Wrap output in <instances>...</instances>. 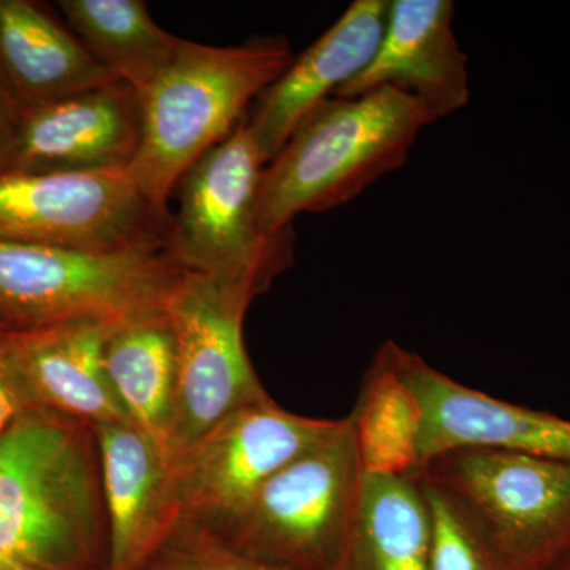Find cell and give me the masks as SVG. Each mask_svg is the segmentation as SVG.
<instances>
[{
    "instance_id": "7a4b0ae2",
    "label": "cell",
    "mask_w": 570,
    "mask_h": 570,
    "mask_svg": "<svg viewBox=\"0 0 570 570\" xmlns=\"http://www.w3.org/2000/svg\"><path fill=\"white\" fill-rule=\"evenodd\" d=\"M294 58L284 36L236 47L184 40L174 63L141 96L142 137L130 174L142 193L168 209L186 171L230 137Z\"/></svg>"
},
{
    "instance_id": "7402d4cb",
    "label": "cell",
    "mask_w": 570,
    "mask_h": 570,
    "mask_svg": "<svg viewBox=\"0 0 570 570\" xmlns=\"http://www.w3.org/2000/svg\"><path fill=\"white\" fill-rule=\"evenodd\" d=\"M153 553L164 554L159 570H281L247 558L216 535L171 523Z\"/></svg>"
},
{
    "instance_id": "277c9868",
    "label": "cell",
    "mask_w": 570,
    "mask_h": 570,
    "mask_svg": "<svg viewBox=\"0 0 570 570\" xmlns=\"http://www.w3.org/2000/svg\"><path fill=\"white\" fill-rule=\"evenodd\" d=\"M362 485L347 415L324 441L266 480L242 517L216 538L272 568L336 570L354 531Z\"/></svg>"
},
{
    "instance_id": "5b68a950",
    "label": "cell",
    "mask_w": 570,
    "mask_h": 570,
    "mask_svg": "<svg viewBox=\"0 0 570 570\" xmlns=\"http://www.w3.org/2000/svg\"><path fill=\"white\" fill-rule=\"evenodd\" d=\"M415 474L444 493L510 570H550L570 554V461L456 449Z\"/></svg>"
},
{
    "instance_id": "6da1fadb",
    "label": "cell",
    "mask_w": 570,
    "mask_h": 570,
    "mask_svg": "<svg viewBox=\"0 0 570 570\" xmlns=\"http://www.w3.org/2000/svg\"><path fill=\"white\" fill-rule=\"evenodd\" d=\"M436 121L395 88L330 97L299 122L258 187L257 219L266 235L294 227L296 216L332 212L400 170L423 129Z\"/></svg>"
},
{
    "instance_id": "52a82bcc",
    "label": "cell",
    "mask_w": 570,
    "mask_h": 570,
    "mask_svg": "<svg viewBox=\"0 0 570 570\" xmlns=\"http://www.w3.org/2000/svg\"><path fill=\"white\" fill-rule=\"evenodd\" d=\"M337 422L302 417L272 396L228 415L171 461L168 527L224 534L266 480L324 441Z\"/></svg>"
},
{
    "instance_id": "8fae6325",
    "label": "cell",
    "mask_w": 570,
    "mask_h": 570,
    "mask_svg": "<svg viewBox=\"0 0 570 570\" xmlns=\"http://www.w3.org/2000/svg\"><path fill=\"white\" fill-rule=\"evenodd\" d=\"M392 348L422 407L420 468L456 449H497L570 461L569 419L479 392L393 341Z\"/></svg>"
},
{
    "instance_id": "30bf717a",
    "label": "cell",
    "mask_w": 570,
    "mask_h": 570,
    "mask_svg": "<svg viewBox=\"0 0 570 570\" xmlns=\"http://www.w3.org/2000/svg\"><path fill=\"white\" fill-rule=\"evenodd\" d=\"M140 94L112 81L26 110L0 171L107 174L130 170L140 151Z\"/></svg>"
},
{
    "instance_id": "ffe728a7",
    "label": "cell",
    "mask_w": 570,
    "mask_h": 570,
    "mask_svg": "<svg viewBox=\"0 0 570 570\" xmlns=\"http://www.w3.org/2000/svg\"><path fill=\"white\" fill-rule=\"evenodd\" d=\"M348 419L363 475L400 478L419 471L422 407L396 365L392 341L374 356Z\"/></svg>"
},
{
    "instance_id": "d6986e66",
    "label": "cell",
    "mask_w": 570,
    "mask_h": 570,
    "mask_svg": "<svg viewBox=\"0 0 570 570\" xmlns=\"http://www.w3.org/2000/svg\"><path fill=\"white\" fill-rule=\"evenodd\" d=\"M58 6L94 58L140 97L181 50L184 40L159 28L141 0H61Z\"/></svg>"
},
{
    "instance_id": "7c38bea8",
    "label": "cell",
    "mask_w": 570,
    "mask_h": 570,
    "mask_svg": "<svg viewBox=\"0 0 570 570\" xmlns=\"http://www.w3.org/2000/svg\"><path fill=\"white\" fill-rule=\"evenodd\" d=\"M387 0H355L335 24L265 89L246 115V129L272 163L299 122L373 62L387 28Z\"/></svg>"
},
{
    "instance_id": "ba28073f",
    "label": "cell",
    "mask_w": 570,
    "mask_h": 570,
    "mask_svg": "<svg viewBox=\"0 0 570 570\" xmlns=\"http://www.w3.org/2000/svg\"><path fill=\"white\" fill-rule=\"evenodd\" d=\"M174 214L130 170L0 171V239L91 254L164 253Z\"/></svg>"
},
{
    "instance_id": "484cf974",
    "label": "cell",
    "mask_w": 570,
    "mask_h": 570,
    "mask_svg": "<svg viewBox=\"0 0 570 570\" xmlns=\"http://www.w3.org/2000/svg\"><path fill=\"white\" fill-rule=\"evenodd\" d=\"M11 332V330L7 328L6 325L0 322V335H3V333Z\"/></svg>"
},
{
    "instance_id": "5bb4252c",
    "label": "cell",
    "mask_w": 570,
    "mask_h": 570,
    "mask_svg": "<svg viewBox=\"0 0 570 570\" xmlns=\"http://www.w3.org/2000/svg\"><path fill=\"white\" fill-rule=\"evenodd\" d=\"M121 324L71 321L7 333L11 355L36 406L91 426L132 423L105 366L108 340Z\"/></svg>"
},
{
    "instance_id": "44dd1931",
    "label": "cell",
    "mask_w": 570,
    "mask_h": 570,
    "mask_svg": "<svg viewBox=\"0 0 570 570\" xmlns=\"http://www.w3.org/2000/svg\"><path fill=\"white\" fill-rule=\"evenodd\" d=\"M419 480L431 517V570H510L444 493Z\"/></svg>"
},
{
    "instance_id": "9a60e30c",
    "label": "cell",
    "mask_w": 570,
    "mask_h": 570,
    "mask_svg": "<svg viewBox=\"0 0 570 570\" xmlns=\"http://www.w3.org/2000/svg\"><path fill=\"white\" fill-rule=\"evenodd\" d=\"M108 524V570L148 561L168 527L170 464L132 423L92 426Z\"/></svg>"
},
{
    "instance_id": "e0dca14e",
    "label": "cell",
    "mask_w": 570,
    "mask_h": 570,
    "mask_svg": "<svg viewBox=\"0 0 570 570\" xmlns=\"http://www.w3.org/2000/svg\"><path fill=\"white\" fill-rule=\"evenodd\" d=\"M105 366L127 417L170 464L176 356L167 309L116 326L105 348Z\"/></svg>"
},
{
    "instance_id": "603a6c76",
    "label": "cell",
    "mask_w": 570,
    "mask_h": 570,
    "mask_svg": "<svg viewBox=\"0 0 570 570\" xmlns=\"http://www.w3.org/2000/svg\"><path fill=\"white\" fill-rule=\"evenodd\" d=\"M7 333L0 335V436L26 414L39 409L29 395L11 355Z\"/></svg>"
},
{
    "instance_id": "ac0fdd59",
    "label": "cell",
    "mask_w": 570,
    "mask_h": 570,
    "mask_svg": "<svg viewBox=\"0 0 570 570\" xmlns=\"http://www.w3.org/2000/svg\"><path fill=\"white\" fill-rule=\"evenodd\" d=\"M336 570H431V517L417 475H363L354 531Z\"/></svg>"
},
{
    "instance_id": "cb8c5ba5",
    "label": "cell",
    "mask_w": 570,
    "mask_h": 570,
    "mask_svg": "<svg viewBox=\"0 0 570 570\" xmlns=\"http://www.w3.org/2000/svg\"><path fill=\"white\" fill-rule=\"evenodd\" d=\"M24 112L20 97L0 67V168L17 138Z\"/></svg>"
},
{
    "instance_id": "9c48e42d",
    "label": "cell",
    "mask_w": 570,
    "mask_h": 570,
    "mask_svg": "<svg viewBox=\"0 0 570 570\" xmlns=\"http://www.w3.org/2000/svg\"><path fill=\"white\" fill-rule=\"evenodd\" d=\"M249 306L189 273L168 299L176 356L170 464L228 415L269 397L243 340Z\"/></svg>"
},
{
    "instance_id": "4fadbf2b",
    "label": "cell",
    "mask_w": 570,
    "mask_h": 570,
    "mask_svg": "<svg viewBox=\"0 0 570 570\" xmlns=\"http://www.w3.org/2000/svg\"><path fill=\"white\" fill-rule=\"evenodd\" d=\"M450 0L390 2L387 28L373 62L336 97L395 88L411 94L433 118L463 110L471 99L466 52L453 32Z\"/></svg>"
},
{
    "instance_id": "2e32d148",
    "label": "cell",
    "mask_w": 570,
    "mask_h": 570,
    "mask_svg": "<svg viewBox=\"0 0 570 570\" xmlns=\"http://www.w3.org/2000/svg\"><path fill=\"white\" fill-rule=\"evenodd\" d=\"M0 67L24 110L119 81L37 0H0Z\"/></svg>"
},
{
    "instance_id": "3957f363",
    "label": "cell",
    "mask_w": 570,
    "mask_h": 570,
    "mask_svg": "<svg viewBox=\"0 0 570 570\" xmlns=\"http://www.w3.org/2000/svg\"><path fill=\"white\" fill-rule=\"evenodd\" d=\"M265 165L245 116L230 137L183 176L175 190L179 209L165 247L184 272L213 281L249 305L294 265V227L266 235L258 225Z\"/></svg>"
},
{
    "instance_id": "8992f818",
    "label": "cell",
    "mask_w": 570,
    "mask_h": 570,
    "mask_svg": "<svg viewBox=\"0 0 570 570\" xmlns=\"http://www.w3.org/2000/svg\"><path fill=\"white\" fill-rule=\"evenodd\" d=\"M186 275L165 250L91 254L0 239V322L21 332L132 321L165 309Z\"/></svg>"
},
{
    "instance_id": "d4e9b609",
    "label": "cell",
    "mask_w": 570,
    "mask_h": 570,
    "mask_svg": "<svg viewBox=\"0 0 570 570\" xmlns=\"http://www.w3.org/2000/svg\"><path fill=\"white\" fill-rule=\"evenodd\" d=\"M561 568H562V570H570V554H569L568 560H566L564 562H562Z\"/></svg>"
}]
</instances>
